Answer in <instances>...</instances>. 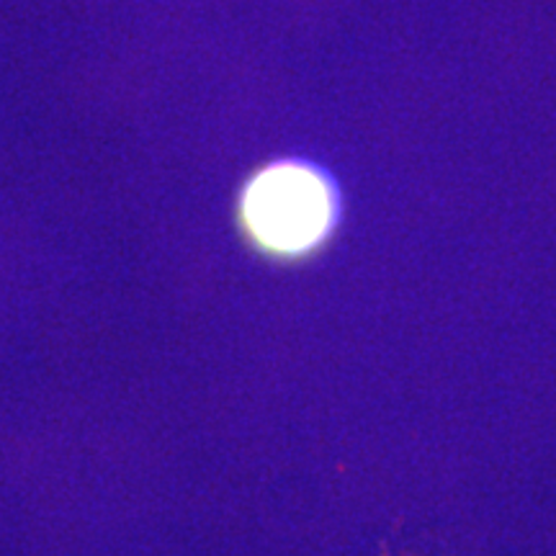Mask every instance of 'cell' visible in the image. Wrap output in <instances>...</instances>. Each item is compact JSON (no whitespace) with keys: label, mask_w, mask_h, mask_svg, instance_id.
Returning a JSON list of instances; mask_svg holds the SVG:
<instances>
[{"label":"cell","mask_w":556,"mask_h":556,"mask_svg":"<svg viewBox=\"0 0 556 556\" xmlns=\"http://www.w3.org/2000/svg\"><path fill=\"white\" fill-rule=\"evenodd\" d=\"M336 217L332 191L307 165L278 163L250 180L242 219L261 248L302 255L325 240Z\"/></svg>","instance_id":"cell-1"}]
</instances>
